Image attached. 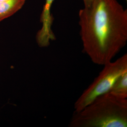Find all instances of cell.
Returning a JSON list of instances; mask_svg holds the SVG:
<instances>
[{
  "mask_svg": "<svg viewBox=\"0 0 127 127\" xmlns=\"http://www.w3.org/2000/svg\"><path fill=\"white\" fill-rule=\"evenodd\" d=\"M103 66L97 77L75 102V111L81 110L98 96L109 92L118 78L127 72V54Z\"/></svg>",
  "mask_w": 127,
  "mask_h": 127,
  "instance_id": "obj_3",
  "label": "cell"
},
{
  "mask_svg": "<svg viewBox=\"0 0 127 127\" xmlns=\"http://www.w3.org/2000/svg\"><path fill=\"white\" fill-rule=\"evenodd\" d=\"M109 92L119 98L127 99V72L118 78Z\"/></svg>",
  "mask_w": 127,
  "mask_h": 127,
  "instance_id": "obj_6",
  "label": "cell"
},
{
  "mask_svg": "<svg viewBox=\"0 0 127 127\" xmlns=\"http://www.w3.org/2000/svg\"><path fill=\"white\" fill-rule=\"evenodd\" d=\"M26 0H5L0 1V22L22 8Z\"/></svg>",
  "mask_w": 127,
  "mask_h": 127,
  "instance_id": "obj_5",
  "label": "cell"
},
{
  "mask_svg": "<svg viewBox=\"0 0 127 127\" xmlns=\"http://www.w3.org/2000/svg\"><path fill=\"white\" fill-rule=\"evenodd\" d=\"M70 127H127V99L110 92L100 95L84 108L75 111Z\"/></svg>",
  "mask_w": 127,
  "mask_h": 127,
  "instance_id": "obj_2",
  "label": "cell"
},
{
  "mask_svg": "<svg viewBox=\"0 0 127 127\" xmlns=\"http://www.w3.org/2000/svg\"><path fill=\"white\" fill-rule=\"evenodd\" d=\"M3 0H0V1H3Z\"/></svg>",
  "mask_w": 127,
  "mask_h": 127,
  "instance_id": "obj_8",
  "label": "cell"
},
{
  "mask_svg": "<svg viewBox=\"0 0 127 127\" xmlns=\"http://www.w3.org/2000/svg\"><path fill=\"white\" fill-rule=\"evenodd\" d=\"M83 51L97 65L112 61L127 41V10L117 0H94L79 12Z\"/></svg>",
  "mask_w": 127,
  "mask_h": 127,
  "instance_id": "obj_1",
  "label": "cell"
},
{
  "mask_svg": "<svg viewBox=\"0 0 127 127\" xmlns=\"http://www.w3.org/2000/svg\"><path fill=\"white\" fill-rule=\"evenodd\" d=\"M93 0H82L84 3V7L89 6L91 4Z\"/></svg>",
  "mask_w": 127,
  "mask_h": 127,
  "instance_id": "obj_7",
  "label": "cell"
},
{
  "mask_svg": "<svg viewBox=\"0 0 127 127\" xmlns=\"http://www.w3.org/2000/svg\"><path fill=\"white\" fill-rule=\"evenodd\" d=\"M54 1V0H45L41 14L40 21L42 26L37 32L36 37L37 42L41 47L48 46L50 41L56 39L51 28L54 18L51 13V9Z\"/></svg>",
  "mask_w": 127,
  "mask_h": 127,
  "instance_id": "obj_4",
  "label": "cell"
},
{
  "mask_svg": "<svg viewBox=\"0 0 127 127\" xmlns=\"http://www.w3.org/2000/svg\"><path fill=\"white\" fill-rule=\"evenodd\" d=\"M126 0V1H127V0Z\"/></svg>",
  "mask_w": 127,
  "mask_h": 127,
  "instance_id": "obj_9",
  "label": "cell"
}]
</instances>
